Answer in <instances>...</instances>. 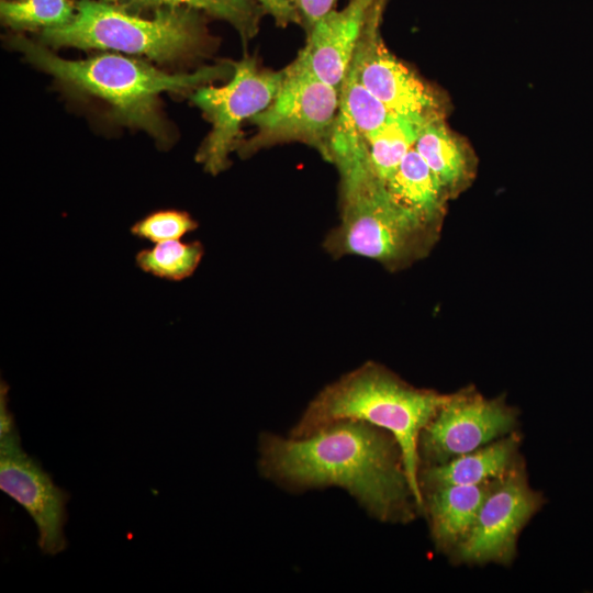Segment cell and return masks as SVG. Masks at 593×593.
<instances>
[{"label": "cell", "mask_w": 593, "mask_h": 593, "mask_svg": "<svg viewBox=\"0 0 593 593\" xmlns=\"http://www.w3.org/2000/svg\"><path fill=\"white\" fill-rule=\"evenodd\" d=\"M261 473L293 490L338 485L374 517L407 523L418 511L403 455L388 430L339 419L301 438L264 434Z\"/></svg>", "instance_id": "6da1fadb"}, {"label": "cell", "mask_w": 593, "mask_h": 593, "mask_svg": "<svg viewBox=\"0 0 593 593\" xmlns=\"http://www.w3.org/2000/svg\"><path fill=\"white\" fill-rule=\"evenodd\" d=\"M517 415L503 396L486 399L473 388L448 394L421 432V467L441 465L516 432Z\"/></svg>", "instance_id": "9c48e42d"}, {"label": "cell", "mask_w": 593, "mask_h": 593, "mask_svg": "<svg viewBox=\"0 0 593 593\" xmlns=\"http://www.w3.org/2000/svg\"><path fill=\"white\" fill-rule=\"evenodd\" d=\"M447 399L448 394L415 388L383 366L367 362L324 388L290 436L305 437L339 419L362 421L390 432L401 447L411 490L423 513L418 438Z\"/></svg>", "instance_id": "7a4b0ae2"}, {"label": "cell", "mask_w": 593, "mask_h": 593, "mask_svg": "<svg viewBox=\"0 0 593 593\" xmlns=\"http://www.w3.org/2000/svg\"><path fill=\"white\" fill-rule=\"evenodd\" d=\"M519 444L521 437L514 432L441 465L421 467V491L449 484H481L502 478L523 461Z\"/></svg>", "instance_id": "5bb4252c"}, {"label": "cell", "mask_w": 593, "mask_h": 593, "mask_svg": "<svg viewBox=\"0 0 593 593\" xmlns=\"http://www.w3.org/2000/svg\"><path fill=\"white\" fill-rule=\"evenodd\" d=\"M203 254L204 248L199 240L171 239L138 250L135 255V264L146 273L177 282L194 273Z\"/></svg>", "instance_id": "ac0fdd59"}, {"label": "cell", "mask_w": 593, "mask_h": 593, "mask_svg": "<svg viewBox=\"0 0 593 593\" xmlns=\"http://www.w3.org/2000/svg\"><path fill=\"white\" fill-rule=\"evenodd\" d=\"M125 4L133 9L181 7L202 10L231 23L244 41L257 34L266 12L257 0H125Z\"/></svg>", "instance_id": "d6986e66"}, {"label": "cell", "mask_w": 593, "mask_h": 593, "mask_svg": "<svg viewBox=\"0 0 593 593\" xmlns=\"http://www.w3.org/2000/svg\"><path fill=\"white\" fill-rule=\"evenodd\" d=\"M384 7L370 16L349 69L391 113L422 122L444 116L436 92L385 46L380 34Z\"/></svg>", "instance_id": "8fae6325"}, {"label": "cell", "mask_w": 593, "mask_h": 593, "mask_svg": "<svg viewBox=\"0 0 593 593\" xmlns=\"http://www.w3.org/2000/svg\"><path fill=\"white\" fill-rule=\"evenodd\" d=\"M265 11L269 13L278 25L287 26L300 23L301 16L291 0H257Z\"/></svg>", "instance_id": "603a6c76"}, {"label": "cell", "mask_w": 593, "mask_h": 593, "mask_svg": "<svg viewBox=\"0 0 593 593\" xmlns=\"http://www.w3.org/2000/svg\"><path fill=\"white\" fill-rule=\"evenodd\" d=\"M349 123L367 139L392 114L349 69L339 88V110Z\"/></svg>", "instance_id": "ffe728a7"}, {"label": "cell", "mask_w": 593, "mask_h": 593, "mask_svg": "<svg viewBox=\"0 0 593 593\" xmlns=\"http://www.w3.org/2000/svg\"><path fill=\"white\" fill-rule=\"evenodd\" d=\"M494 480L481 484H449L422 491L423 513L439 551L454 556L469 536Z\"/></svg>", "instance_id": "4fadbf2b"}, {"label": "cell", "mask_w": 593, "mask_h": 593, "mask_svg": "<svg viewBox=\"0 0 593 593\" xmlns=\"http://www.w3.org/2000/svg\"><path fill=\"white\" fill-rule=\"evenodd\" d=\"M7 388L2 384L0 391V488L22 505L34 521L41 550L57 555L67 547L64 527L69 495L22 449L8 410Z\"/></svg>", "instance_id": "ba28073f"}, {"label": "cell", "mask_w": 593, "mask_h": 593, "mask_svg": "<svg viewBox=\"0 0 593 593\" xmlns=\"http://www.w3.org/2000/svg\"><path fill=\"white\" fill-rule=\"evenodd\" d=\"M12 40L15 49L34 66L72 90L107 101L120 121L141 127L160 141L167 138L157 107L158 94L197 90L227 72L226 66H212L169 75L142 60L114 54L67 60L25 37Z\"/></svg>", "instance_id": "3957f363"}, {"label": "cell", "mask_w": 593, "mask_h": 593, "mask_svg": "<svg viewBox=\"0 0 593 593\" xmlns=\"http://www.w3.org/2000/svg\"><path fill=\"white\" fill-rule=\"evenodd\" d=\"M309 30L320 18L333 10L337 0H291Z\"/></svg>", "instance_id": "cb8c5ba5"}, {"label": "cell", "mask_w": 593, "mask_h": 593, "mask_svg": "<svg viewBox=\"0 0 593 593\" xmlns=\"http://www.w3.org/2000/svg\"><path fill=\"white\" fill-rule=\"evenodd\" d=\"M427 122L392 113L387 122L366 139L369 165L378 179L385 182L393 175L414 148L418 133Z\"/></svg>", "instance_id": "e0dca14e"}, {"label": "cell", "mask_w": 593, "mask_h": 593, "mask_svg": "<svg viewBox=\"0 0 593 593\" xmlns=\"http://www.w3.org/2000/svg\"><path fill=\"white\" fill-rule=\"evenodd\" d=\"M103 1H116V0H103Z\"/></svg>", "instance_id": "d4e9b609"}, {"label": "cell", "mask_w": 593, "mask_h": 593, "mask_svg": "<svg viewBox=\"0 0 593 593\" xmlns=\"http://www.w3.org/2000/svg\"><path fill=\"white\" fill-rule=\"evenodd\" d=\"M544 502L542 494L529 485L524 462H519L494 480L469 536L454 555L456 561L511 563L522 529Z\"/></svg>", "instance_id": "30bf717a"}, {"label": "cell", "mask_w": 593, "mask_h": 593, "mask_svg": "<svg viewBox=\"0 0 593 593\" xmlns=\"http://www.w3.org/2000/svg\"><path fill=\"white\" fill-rule=\"evenodd\" d=\"M41 38L53 47L114 49L157 61L188 58L205 46V31L192 9L159 8L153 19H143L94 0L79 1L70 22L44 29Z\"/></svg>", "instance_id": "5b68a950"}, {"label": "cell", "mask_w": 593, "mask_h": 593, "mask_svg": "<svg viewBox=\"0 0 593 593\" xmlns=\"http://www.w3.org/2000/svg\"><path fill=\"white\" fill-rule=\"evenodd\" d=\"M76 12L69 0H1L2 21L13 29H49L67 24Z\"/></svg>", "instance_id": "44dd1931"}, {"label": "cell", "mask_w": 593, "mask_h": 593, "mask_svg": "<svg viewBox=\"0 0 593 593\" xmlns=\"http://www.w3.org/2000/svg\"><path fill=\"white\" fill-rule=\"evenodd\" d=\"M338 171L340 222L323 243L331 256L366 257L398 270L429 253L438 231L396 205L369 166L356 164Z\"/></svg>", "instance_id": "277c9868"}, {"label": "cell", "mask_w": 593, "mask_h": 593, "mask_svg": "<svg viewBox=\"0 0 593 593\" xmlns=\"http://www.w3.org/2000/svg\"><path fill=\"white\" fill-rule=\"evenodd\" d=\"M387 0H350L342 10H332L309 30L307 41L294 61L316 78L340 88L365 27Z\"/></svg>", "instance_id": "7c38bea8"}, {"label": "cell", "mask_w": 593, "mask_h": 593, "mask_svg": "<svg viewBox=\"0 0 593 593\" xmlns=\"http://www.w3.org/2000/svg\"><path fill=\"white\" fill-rule=\"evenodd\" d=\"M234 72L222 87L202 86L192 101L204 113L212 128L197 154V161L213 176L225 170L228 155L237 148L243 121L265 110L276 98L286 71L258 66L254 57L233 64Z\"/></svg>", "instance_id": "52a82bcc"}, {"label": "cell", "mask_w": 593, "mask_h": 593, "mask_svg": "<svg viewBox=\"0 0 593 593\" xmlns=\"http://www.w3.org/2000/svg\"><path fill=\"white\" fill-rule=\"evenodd\" d=\"M199 227L186 211L164 209L154 211L135 222L130 232L133 236L150 243L180 239Z\"/></svg>", "instance_id": "7402d4cb"}, {"label": "cell", "mask_w": 593, "mask_h": 593, "mask_svg": "<svg viewBox=\"0 0 593 593\" xmlns=\"http://www.w3.org/2000/svg\"><path fill=\"white\" fill-rule=\"evenodd\" d=\"M272 102L249 122L256 133L239 142L240 157L280 143L300 142L314 147L331 163L329 139L339 110V88L316 78L295 61Z\"/></svg>", "instance_id": "8992f818"}, {"label": "cell", "mask_w": 593, "mask_h": 593, "mask_svg": "<svg viewBox=\"0 0 593 593\" xmlns=\"http://www.w3.org/2000/svg\"><path fill=\"white\" fill-rule=\"evenodd\" d=\"M384 186L396 205L423 225L438 231L449 197L415 148Z\"/></svg>", "instance_id": "2e32d148"}, {"label": "cell", "mask_w": 593, "mask_h": 593, "mask_svg": "<svg viewBox=\"0 0 593 593\" xmlns=\"http://www.w3.org/2000/svg\"><path fill=\"white\" fill-rule=\"evenodd\" d=\"M414 148L449 199L457 197L473 180L477 165L474 154L466 141L448 127L444 116L432 119L423 125Z\"/></svg>", "instance_id": "9a60e30c"}]
</instances>
